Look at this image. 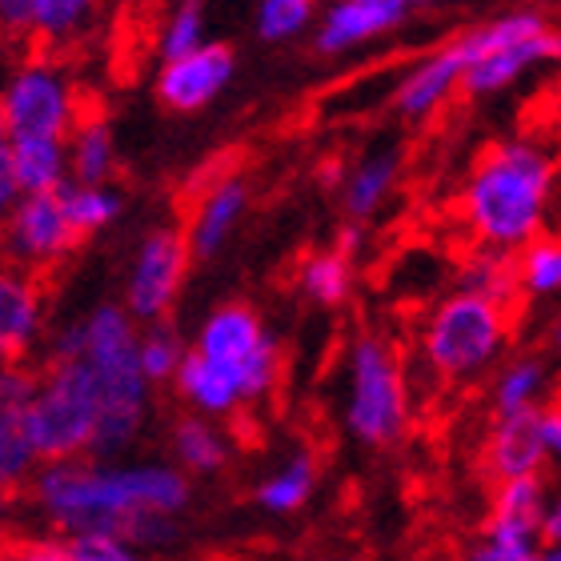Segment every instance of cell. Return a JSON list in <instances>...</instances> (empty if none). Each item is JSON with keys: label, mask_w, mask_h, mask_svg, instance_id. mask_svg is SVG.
Listing matches in <instances>:
<instances>
[{"label": "cell", "mask_w": 561, "mask_h": 561, "mask_svg": "<svg viewBox=\"0 0 561 561\" xmlns=\"http://www.w3.org/2000/svg\"><path fill=\"white\" fill-rule=\"evenodd\" d=\"M237 77V53L233 45H225V41H205L201 48H193L188 57H176V60H164L161 72H157V84H152V93L161 101L169 113H201L205 105H213L217 96L233 84Z\"/></svg>", "instance_id": "13"}, {"label": "cell", "mask_w": 561, "mask_h": 561, "mask_svg": "<svg viewBox=\"0 0 561 561\" xmlns=\"http://www.w3.org/2000/svg\"><path fill=\"white\" fill-rule=\"evenodd\" d=\"M57 197L77 237L101 233L108 225H117L125 213V193L117 185H72L69 181Z\"/></svg>", "instance_id": "28"}, {"label": "cell", "mask_w": 561, "mask_h": 561, "mask_svg": "<svg viewBox=\"0 0 561 561\" xmlns=\"http://www.w3.org/2000/svg\"><path fill=\"white\" fill-rule=\"evenodd\" d=\"M0 48H4V33H0Z\"/></svg>", "instance_id": "45"}, {"label": "cell", "mask_w": 561, "mask_h": 561, "mask_svg": "<svg viewBox=\"0 0 561 561\" xmlns=\"http://www.w3.org/2000/svg\"><path fill=\"white\" fill-rule=\"evenodd\" d=\"M101 24L93 0H0V33L45 41L48 48L72 45Z\"/></svg>", "instance_id": "15"}, {"label": "cell", "mask_w": 561, "mask_h": 561, "mask_svg": "<svg viewBox=\"0 0 561 561\" xmlns=\"http://www.w3.org/2000/svg\"><path fill=\"white\" fill-rule=\"evenodd\" d=\"M541 550V529L534 522L490 514L481 534L466 546L461 561H534Z\"/></svg>", "instance_id": "27"}, {"label": "cell", "mask_w": 561, "mask_h": 561, "mask_svg": "<svg viewBox=\"0 0 561 561\" xmlns=\"http://www.w3.org/2000/svg\"><path fill=\"white\" fill-rule=\"evenodd\" d=\"M454 45L461 53V60H466L461 93L493 96L514 89L526 72H534L546 60H558L561 36L546 12L517 9V12H502L493 21L473 24L466 33H457Z\"/></svg>", "instance_id": "5"}, {"label": "cell", "mask_w": 561, "mask_h": 561, "mask_svg": "<svg viewBox=\"0 0 561 561\" xmlns=\"http://www.w3.org/2000/svg\"><path fill=\"white\" fill-rule=\"evenodd\" d=\"M4 561H69V550H65V538H28V541H16Z\"/></svg>", "instance_id": "37"}, {"label": "cell", "mask_w": 561, "mask_h": 561, "mask_svg": "<svg viewBox=\"0 0 561 561\" xmlns=\"http://www.w3.org/2000/svg\"><path fill=\"white\" fill-rule=\"evenodd\" d=\"M188 353H197V357H205V362L233 365V369H245V374L280 381L277 337L265 329L257 309H249V305H241V301L217 305V309L201 321L197 337H193V350Z\"/></svg>", "instance_id": "10"}, {"label": "cell", "mask_w": 561, "mask_h": 561, "mask_svg": "<svg viewBox=\"0 0 561 561\" xmlns=\"http://www.w3.org/2000/svg\"><path fill=\"white\" fill-rule=\"evenodd\" d=\"M77 245H81V237L72 233L57 193L21 197L4 217V225H0V257H4V265H16V270L28 273L53 270Z\"/></svg>", "instance_id": "11"}, {"label": "cell", "mask_w": 561, "mask_h": 561, "mask_svg": "<svg viewBox=\"0 0 561 561\" xmlns=\"http://www.w3.org/2000/svg\"><path fill=\"white\" fill-rule=\"evenodd\" d=\"M16 201H21V193H16L9 164H4V157H0V225H4V217L12 213V205H16Z\"/></svg>", "instance_id": "40"}, {"label": "cell", "mask_w": 561, "mask_h": 561, "mask_svg": "<svg viewBox=\"0 0 561 561\" xmlns=\"http://www.w3.org/2000/svg\"><path fill=\"white\" fill-rule=\"evenodd\" d=\"M69 152V181L72 185H113L117 176V137L101 113H81L65 137Z\"/></svg>", "instance_id": "22"}, {"label": "cell", "mask_w": 561, "mask_h": 561, "mask_svg": "<svg viewBox=\"0 0 561 561\" xmlns=\"http://www.w3.org/2000/svg\"><path fill=\"white\" fill-rule=\"evenodd\" d=\"M510 337H514V309L485 301L478 293L454 289L425 317L421 353L442 381L466 386L502 362Z\"/></svg>", "instance_id": "4"}, {"label": "cell", "mask_w": 561, "mask_h": 561, "mask_svg": "<svg viewBox=\"0 0 561 561\" xmlns=\"http://www.w3.org/2000/svg\"><path fill=\"white\" fill-rule=\"evenodd\" d=\"M185 341L176 337V329L169 321L161 325H145L137 329V369L140 377L149 381V389L157 386H173L176 369L185 362Z\"/></svg>", "instance_id": "31"}, {"label": "cell", "mask_w": 561, "mask_h": 561, "mask_svg": "<svg viewBox=\"0 0 561 561\" xmlns=\"http://www.w3.org/2000/svg\"><path fill=\"white\" fill-rule=\"evenodd\" d=\"M538 433H541V445H546V457L553 461V457L561 454V410L558 405H541Z\"/></svg>", "instance_id": "38"}, {"label": "cell", "mask_w": 561, "mask_h": 561, "mask_svg": "<svg viewBox=\"0 0 561 561\" xmlns=\"http://www.w3.org/2000/svg\"><path fill=\"white\" fill-rule=\"evenodd\" d=\"M169 445H173V466L185 473L188 481L193 478H217L229 469L233 461V442L225 437V430L217 421L205 417H181L169 433Z\"/></svg>", "instance_id": "24"}, {"label": "cell", "mask_w": 561, "mask_h": 561, "mask_svg": "<svg viewBox=\"0 0 561 561\" xmlns=\"http://www.w3.org/2000/svg\"><path fill=\"white\" fill-rule=\"evenodd\" d=\"M538 417L541 410L493 421V430L485 433V449H481V466H485V473L493 481L541 478V466L550 457H546V445H541Z\"/></svg>", "instance_id": "19"}, {"label": "cell", "mask_w": 561, "mask_h": 561, "mask_svg": "<svg viewBox=\"0 0 561 561\" xmlns=\"http://www.w3.org/2000/svg\"><path fill=\"white\" fill-rule=\"evenodd\" d=\"M534 561H561V550H558V546H541Z\"/></svg>", "instance_id": "42"}, {"label": "cell", "mask_w": 561, "mask_h": 561, "mask_svg": "<svg viewBox=\"0 0 561 561\" xmlns=\"http://www.w3.org/2000/svg\"><path fill=\"white\" fill-rule=\"evenodd\" d=\"M457 289L466 293H478L485 301L493 305H505V309H514L517 301V270H514V257L510 253H493V249H473L461 265V285Z\"/></svg>", "instance_id": "29"}, {"label": "cell", "mask_w": 561, "mask_h": 561, "mask_svg": "<svg viewBox=\"0 0 561 561\" xmlns=\"http://www.w3.org/2000/svg\"><path fill=\"white\" fill-rule=\"evenodd\" d=\"M209 41V21H205V9H201L197 0H185V4H176L169 16H164L161 33H157V57L164 60H176V57H188L193 48H201Z\"/></svg>", "instance_id": "34"}, {"label": "cell", "mask_w": 561, "mask_h": 561, "mask_svg": "<svg viewBox=\"0 0 561 561\" xmlns=\"http://www.w3.org/2000/svg\"><path fill=\"white\" fill-rule=\"evenodd\" d=\"M65 550L69 561H149L137 546L113 534H77V538H65Z\"/></svg>", "instance_id": "36"}, {"label": "cell", "mask_w": 561, "mask_h": 561, "mask_svg": "<svg viewBox=\"0 0 561 561\" xmlns=\"http://www.w3.org/2000/svg\"><path fill=\"white\" fill-rule=\"evenodd\" d=\"M188 265L193 257H188L181 229L157 225L140 237L129 277H125V301H121V309L133 317V325H161L164 317L173 313L176 297L185 289Z\"/></svg>", "instance_id": "9"}, {"label": "cell", "mask_w": 561, "mask_h": 561, "mask_svg": "<svg viewBox=\"0 0 561 561\" xmlns=\"http://www.w3.org/2000/svg\"><path fill=\"white\" fill-rule=\"evenodd\" d=\"M81 362L93 369L101 421L93 433V461H121L145 433L152 389L137 369V325L117 301H101L81 317Z\"/></svg>", "instance_id": "3"}, {"label": "cell", "mask_w": 561, "mask_h": 561, "mask_svg": "<svg viewBox=\"0 0 561 561\" xmlns=\"http://www.w3.org/2000/svg\"><path fill=\"white\" fill-rule=\"evenodd\" d=\"M558 164L538 140L510 137L481 152L461 188V221L478 249L510 253L546 237Z\"/></svg>", "instance_id": "2"}, {"label": "cell", "mask_w": 561, "mask_h": 561, "mask_svg": "<svg viewBox=\"0 0 561 561\" xmlns=\"http://www.w3.org/2000/svg\"><path fill=\"white\" fill-rule=\"evenodd\" d=\"M176 393L185 401L193 417L205 421H225L237 417L245 405H257L277 389V381L257 374H245V369H233V365H217L205 362L197 353H185V362L173 377Z\"/></svg>", "instance_id": "12"}, {"label": "cell", "mask_w": 561, "mask_h": 561, "mask_svg": "<svg viewBox=\"0 0 561 561\" xmlns=\"http://www.w3.org/2000/svg\"><path fill=\"white\" fill-rule=\"evenodd\" d=\"M313 21H317L313 0H261L253 28H257V36L265 45H285V41L313 33Z\"/></svg>", "instance_id": "33"}, {"label": "cell", "mask_w": 561, "mask_h": 561, "mask_svg": "<svg viewBox=\"0 0 561 561\" xmlns=\"http://www.w3.org/2000/svg\"><path fill=\"white\" fill-rule=\"evenodd\" d=\"M4 510H9V493L0 490V517H4Z\"/></svg>", "instance_id": "44"}, {"label": "cell", "mask_w": 561, "mask_h": 561, "mask_svg": "<svg viewBox=\"0 0 561 561\" xmlns=\"http://www.w3.org/2000/svg\"><path fill=\"white\" fill-rule=\"evenodd\" d=\"M401 176V152L398 149H374L353 164V173L341 185V209L350 213V221L365 225L369 217L386 209L389 193L398 188Z\"/></svg>", "instance_id": "23"}, {"label": "cell", "mask_w": 561, "mask_h": 561, "mask_svg": "<svg viewBox=\"0 0 561 561\" xmlns=\"http://www.w3.org/2000/svg\"><path fill=\"white\" fill-rule=\"evenodd\" d=\"M0 113L12 137H48L65 140L81 121V89L72 72L48 53H33L0 84Z\"/></svg>", "instance_id": "8"}, {"label": "cell", "mask_w": 561, "mask_h": 561, "mask_svg": "<svg viewBox=\"0 0 561 561\" xmlns=\"http://www.w3.org/2000/svg\"><path fill=\"white\" fill-rule=\"evenodd\" d=\"M101 421L93 369L84 362H48L33 381V398L24 405V433L41 466L81 461L93 449Z\"/></svg>", "instance_id": "6"}, {"label": "cell", "mask_w": 561, "mask_h": 561, "mask_svg": "<svg viewBox=\"0 0 561 561\" xmlns=\"http://www.w3.org/2000/svg\"><path fill=\"white\" fill-rule=\"evenodd\" d=\"M365 245H369V229L357 221H345L341 225V233H337V249L333 253H341L345 261H353L357 253H365Z\"/></svg>", "instance_id": "39"}, {"label": "cell", "mask_w": 561, "mask_h": 561, "mask_svg": "<svg viewBox=\"0 0 561 561\" xmlns=\"http://www.w3.org/2000/svg\"><path fill=\"white\" fill-rule=\"evenodd\" d=\"M546 393H550V365L526 353V357H514V362L502 365V374L493 381V410H497V417L541 410Z\"/></svg>", "instance_id": "26"}, {"label": "cell", "mask_w": 561, "mask_h": 561, "mask_svg": "<svg viewBox=\"0 0 561 561\" xmlns=\"http://www.w3.org/2000/svg\"><path fill=\"white\" fill-rule=\"evenodd\" d=\"M550 502L553 497H546V481L541 478H514V481H497L490 514L517 517V522H534V526L541 529V517H546Z\"/></svg>", "instance_id": "35"}, {"label": "cell", "mask_w": 561, "mask_h": 561, "mask_svg": "<svg viewBox=\"0 0 561 561\" xmlns=\"http://www.w3.org/2000/svg\"><path fill=\"white\" fill-rule=\"evenodd\" d=\"M36 374L24 365L0 369V490H28L33 473L41 469L28 433H24V405L33 398Z\"/></svg>", "instance_id": "18"}, {"label": "cell", "mask_w": 561, "mask_h": 561, "mask_svg": "<svg viewBox=\"0 0 561 561\" xmlns=\"http://www.w3.org/2000/svg\"><path fill=\"white\" fill-rule=\"evenodd\" d=\"M517 289L529 297H553L561 285V245L558 237H538L514 253Z\"/></svg>", "instance_id": "32"}, {"label": "cell", "mask_w": 561, "mask_h": 561, "mask_svg": "<svg viewBox=\"0 0 561 561\" xmlns=\"http://www.w3.org/2000/svg\"><path fill=\"white\" fill-rule=\"evenodd\" d=\"M317 481H321V466H317V457L309 454V449H297V454L285 457L270 478L253 490V502L273 517H289V514H297V510H305V505L313 502Z\"/></svg>", "instance_id": "25"}, {"label": "cell", "mask_w": 561, "mask_h": 561, "mask_svg": "<svg viewBox=\"0 0 561 561\" xmlns=\"http://www.w3.org/2000/svg\"><path fill=\"white\" fill-rule=\"evenodd\" d=\"M45 285L41 277L16 265H0V350L16 362L45 333Z\"/></svg>", "instance_id": "20"}, {"label": "cell", "mask_w": 561, "mask_h": 561, "mask_svg": "<svg viewBox=\"0 0 561 561\" xmlns=\"http://www.w3.org/2000/svg\"><path fill=\"white\" fill-rule=\"evenodd\" d=\"M249 181L237 173H221L205 193H201L197 209L188 217V225L181 229L193 261H213L229 245V237L237 233V225L245 221L249 213Z\"/></svg>", "instance_id": "17"}, {"label": "cell", "mask_w": 561, "mask_h": 561, "mask_svg": "<svg viewBox=\"0 0 561 561\" xmlns=\"http://www.w3.org/2000/svg\"><path fill=\"white\" fill-rule=\"evenodd\" d=\"M410 381L398 350L381 333H357L350 345L345 381V430L369 449L398 445L410 430Z\"/></svg>", "instance_id": "7"}, {"label": "cell", "mask_w": 561, "mask_h": 561, "mask_svg": "<svg viewBox=\"0 0 561 561\" xmlns=\"http://www.w3.org/2000/svg\"><path fill=\"white\" fill-rule=\"evenodd\" d=\"M297 285H301V293L313 305H325V309L345 305L353 293V261H345L333 249H317V253H309L301 261Z\"/></svg>", "instance_id": "30"}, {"label": "cell", "mask_w": 561, "mask_h": 561, "mask_svg": "<svg viewBox=\"0 0 561 561\" xmlns=\"http://www.w3.org/2000/svg\"><path fill=\"white\" fill-rule=\"evenodd\" d=\"M413 16L410 0H337L313 21V53L317 57H345L369 41L398 33Z\"/></svg>", "instance_id": "14"}, {"label": "cell", "mask_w": 561, "mask_h": 561, "mask_svg": "<svg viewBox=\"0 0 561 561\" xmlns=\"http://www.w3.org/2000/svg\"><path fill=\"white\" fill-rule=\"evenodd\" d=\"M461 72H466V60L454 41H445L442 48L425 53L401 72V81L393 84V113L410 125L430 121L433 113H442L454 101V93L461 89Z\"/></svg>", "instance_id": "16"}, {"label": "cell", "mask_w": 561, "mask_h": 561, "mask_svg": "<svg viewBox=\"0 0 561 561\" xmlns=\"http://www.w3.org/2000/svg\"><path fill=\"white\" fill-rule=\"evenodd\" d=\"M28 493L60 538L113 534L140 553L169 546L193 505V481L173 461H57L36 469Z\"/></svg>", "instance_id": "1"}, {"label": "cell", "mask_w": 561, "mask_h": 561, "mask_svg": "<svg viewBox=\"0 0 561 561\" xmlns=\"http://www.w3.org/2000/svg\"><path fill=\"white\" fill-rule=\"evenodd\" d=\"M313 561H369L365 553H353V550H333V553H321Z\"/></svg>", "instance_id": "41"}, {"label": "cell", "mask_w": 561, "mask_h": 561, "mask_svg": "<svg viewBox=\"0 0 561 561\" xmlns=\"http://www.w3.org/2000/svg\"><path fill=\"white\" fill-rule=\"evenodd\" d=\"M9 149V125H4V113H0V157Z\"/></svg>", "instance_id": "43"}, {"label": "cell", "mask_w": 561, "mask_h": 561, "mask_svg": "<svg viewBox=\"0 0 561 561\" xmlns=\"http://www.w3.org/2000/svg\"><path fill=\"white\" fill-rule=\"evenodd\" d=\"M4 164L21 197H48L69 185V152L65 140L48 137H12L4 149Z\"/></svg>", "instance_id": "21"}]
</instances>
